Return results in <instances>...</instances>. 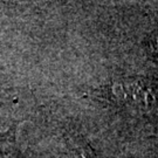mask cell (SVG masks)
<instances>
[{"instance_id": "6da1fadb", "label": "cell", "mask_w": 158, "mask_h": 158, "mask_svg": "<svg viewBox=\"0 0 158 158\" xmlns=\"http://www.w3.org/2000/svg\"><path fill=\"white\" fill-rule=\"evenodd\" d=\"M114 94L119 101L141 108L158 106V82L151 80H131L116 85L113 88Z\"/></svg>"}, {"instance_id": "7a4b0ae2", "label": "cell", "mask_w": 158, "mask_h": 158, "mask_svg": "<svg viewBox=\"0 0 158 158\" xmlns=\"http://www.w3.org/2000/svg\"><path fill=\"white\" fill-rule=\"evenodd\" d=\"M148 51L153 60L158 61V31L150 36L148 41Z\"/></svg>"}]
</instances>
